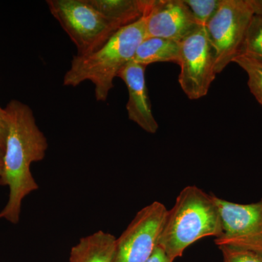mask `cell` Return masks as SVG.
<instances>
[{
  "label": "cell",
  "instance_id": "20",
  "mask_svg": "<svg viewBox=\"0 0 262 262\" xmlns=\"http://www.w3.org/2000/svg\"><path fill=\"white\" fill-rule=\"evenodd\" d=\"M254 15L262 17V0H249Z\"/></svg>",
  "mask_w": 262,
  "mask_h": 262
},
{
  "label": "cell",
  "instance_id": "9",
  "mask_svg": "<svg viewBox=\"0 0 262 262\" xmlns=\"http://www.w3.org/2000/svg\"><path fill=\"white\" fill-rule=\"evenodd\" d=\"M146 37L181 42L201 27L182 0H153L145 14Z\"/></svg>",
  "mask_w": 262,
  "mask_h": 262
},
{
  "label": "cell",
  "instance_id": "8",
  "mask_svg": "<svg viewBox=\"0 0 262 262\" xmlns=\"http://www.w3.org/2000/svg\"><path fill=\"white\" fill-rule=\"evenodd\" d=\"M168 209L155 201L138 212L117 238L114 262H146L158 246Z\"/></svg>",
  "mask_w": 262,
  "mask_h": 262
},
{
  "label": "cell",
  "instance_id": "18",
  "mask_svg": "<svg viewBox=\"0 0 262 262\" xmlns=\"http://www.w3.org/2000/svg\"><path fill=\"white\" fill-rule=\"evenodd\" d=\"M8 134V122L5 108L0 106V158L3 159Z\"/></svg>",
  "mask_w": 262,
  "mask_h": 262
},
{
  "label": "cell",
  "instance_id": "12",
  "mask_svg": "<svg viewBox=\"0 0 262 262\" xmlns=\"http://www.w3.org/2000/svg\"><path fill=\"white\" fill-rule=\"evenodd\" d=\"M96 9L118 29L144 16L153 0H89Z\"/></svg>",
  "mask_w": 262,
  "mask_h": 262
},
{
  "label": "cell",
  "instance_id": "19",
  "mask_svg": "<svg viewBox=\"0 0 262 262\" xmlns=\"http://www.w3.org/2000/svg\"><path fill=\"white\" fill-rule=\"evenodd\" d=\"M146 262H173V261L168 257V255L163 251V248L158 246Z\"/></svg>",
  "mask_w": 262,
  "mask_h": 262
},
{
  "label": "cell",
  "instance_id": "16",
  "mask_svg": "<svg viewBox=\"0 0 262 262\" xmlns=\"http://www.w3.org/2000/svg\"><path fill=\"white\" fill-rule=\"evenodd\" d=\"M193 17L201 27H205L214 15L222 0H182Z\"/></svg>",
  "mask_w": 262,
  "mask_h": 262
},
{
  "label": "cell",
  "instance_id": "14",
  "mask_svg": "<svg viewBox=\"0 0 262 262\" xmlns=\"http://www.w3.org/2000/svg\"><path fill=\"white\" fill-rule=\"evenodd\" d=\"M239 55L262 63V17L253 15Z\"/></svg>",
  "mask_w": 262,
  "mask_h": 262
},
{
  "label": "cell",
  "instance_id": "6",
  "mask_svg": "<svg viewBox=\"0 0 262 262\" xmlns=\"http://www.w3.org/2000/svg\"><path fill=\"white\" fill-rule=\"evenodd\" d=\"M179 82L189 99L198 100L208 94L215 80L214 51L205 27L180 42Z\"/></svg>",
  "mask_w": 262,
  "mask_h": 262
},
{
  "label": "cell",
  "instance_id": "1",
  "mask_svg": "<svg viewBox=\"0 0 262 262\" xmlns=\"http://www.w3.org/2000/svg\"><path fill=\"white\" fill-rule=\"evenodd\" d=\"M4 108L8 134L0 185L8 187L9 196L7 204L0 211V220L17 225L24 200L39 189L31 171V165L46 158L48 143L28 105L11 100Z\"/></svg>",
  "mask_w": 262,
  "mask_h": 262
},
{
  "label": "cell",
  "instance_id": "2",
  "mask_svg": "<svg viewBox=\"0 0 262 262\" xmlns=\"http://www.w3.org/2000/svg\"><path fill=\"white\" fill-rule=\"evenodd\" d=\"M146 37L145 16L119 29L107 42L90 54L73 57L63 84L77 87L90 81L95 86V97L106 101L114 79L124 66L134 59L136 50Z\"/></svg>",
  "mask_w": 262,
  "mask_h": 262
},
{
  "label": "cell",
  "instance_id": "4",
  "mask_svg": "<svg viewBox=\"0 0 262 262\" xmlns=\"http://www.w3.org/2000/svg\"><path fill=\"white\" fill-rule=\"evenodd\" d=\"M51 15L84 56L102 47L119 29L89 0H47Z\"/></svg>",
  "mask_w": 262,
  "mask_h": 262
},
{
  "label": "cell",
  "instance_id": "17",
  "mask_svg": "<svg viewBox=\"0 0 262 262\" xmlns=\"http://www.w3.org/2000/svg\"><path fill=\"white\" fill-rule=\"evenodd\" d=\"M219 248L223 256L222 262H262V254L254 251L228 246H221Z\"/></svg>",
  "mask_w": 262,
  "mask_h": 262
},
{
  "label": "cell",
  "instance_id": "3",
  "mask_svg": "<svg viewBox=\"0 0 262 262\" xmlns=\"http://www.w3.org/2000/svg\"><path fill=\"white\" fill-rule=\"evenodd\" d=\"M222 225L213 194L187 186L168 210L158 246L175 261L191 245L203 237H220Z\"/></svg>",
  "mask_w": 262,
  "mask_h": 262
},
{
  "label": "cell",
  "instance_id": "5",
  "mask_svg": "<svg viewBox=\"0 0 262 262\" xmlns=\"http://www.w3.org/2000/svg\"><path fill=\"white\" fill-rule=\"evenodd\" d=\"M253 15L249 0H222L206 24L207 36L214 51L216 75L238 56Z\"/></svg>",
  "mask_w": 262,
  "mask_h": 262
},
{
  "label": "cell",
  "instance_id": "7",
  "mask_svg": "<svg viewBox=\"0 0 262 262\" xmlns=\"http://www.w3.org/2000/svg\"><path fill=\"white\" fill-rule=\"evenodd\" d=\"M213 198L222 225V233L215 239V245L262 254V198L251 204H238Z\"/></svg>",
  "mask_w": 262,
  "mask_h": 262
},
{
  "label": "cell",
  "instance_id": "13",
  "mask_svg": "<svg viewBox=\"0 0 262 262\" xmlns=\"http://www.w3.org/2000/svg\"><path fill=\"white\" fill-rule=\"evenodd\" d=\"M180 42L160 37H145L138 47L134 61L147 67L160 62L179 64Z\"/></svg>",
  "mask_w": 262,
  "mask_h": 262
},
{
  "label": "cell",
  "instance_id": "10",
  "mask_svg": "<svg viewBox=\"0 0 262 262\" xmlns=\"http://www.w3.org/2000/svg\"><path fill=\"white\" fill-rule=\"evenodd\" d=\"M145 70L146 67L132 60L122 67L117 77L125 82L128 91L126 110L129 120L146 132L154 134L158 132L159 125L151 110Z\"/></svg>",
  "mask_w": 262,
  "mask_h": 262
},
{
  "label": "cell",
  "instance_id": "21",
  "mask_svg": "<svg viewBox=\"0 0 262 262\" xmlns=\"http://www.w3.org/2000/svg\"><path fill=\"white\" fill-rule=\"evenodd\" d=\"M3 159H1V158H0V176H1L2 172H3Z\"/></svg>",
  "mask_w": 262,
  "mask_h": 262
},
{
  "label": "cell",
  "instance_id": "15",
  "mask_svg": "<svg viewBox=\"0 0 262 262\" xmlns=\"http://www.w3.org/2000/svg\"><path fill=\"white\" fill-rule=\"evenodd\" d=\"M234 63L243 69L248 75V86L256 101L262 106V63L249 57L239 55Z\"/></svg>",
  "mask_w": 262,
  "mask_h": 262
},
{
  "label": "cell",
  "instance_id": "11",
  "mask_svg": "<svg viewBox=\"0 0 262 262\" xmlns=\"http://www.w3.org/2000/svg\"><path fill=\"white\" fill-rule=\"evenodd\" d=\"M116 241L102 230L82 237L71 249L69 262H114Z\"/></svg>",
  "mask_w": 262,
  "mask_h": 262
}]
</instances>
